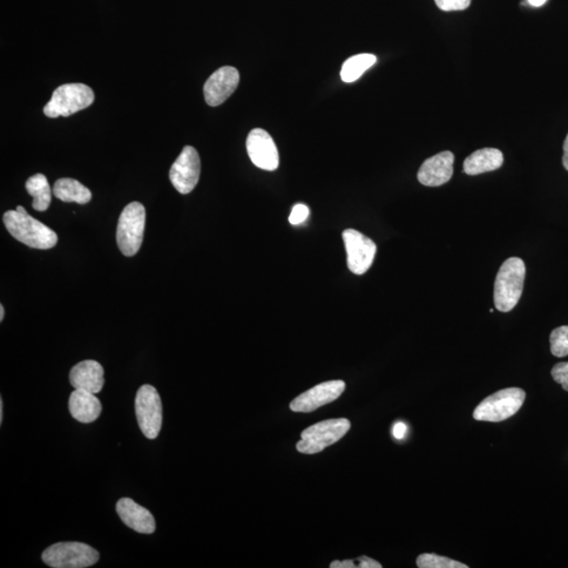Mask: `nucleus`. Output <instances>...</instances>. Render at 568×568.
Masks as SVG:
<instances>
[{
    "label": "nucleus",
    "instance_id": "obj_8",
    "mask_svg": "<svg viewBox=\"0 0 568 568\" xmlns=\"http://www.w3.org/2000/svg\"><path fill=\"white\" fill-rule=\"evenodd\" d=\"M139 428L147 439H157L162 426V403L157 389L145 384L138 390L135 399Z\"/></svg>",
    "mask_w": 568,
    "mask_h": 568
},
{
    "label": "nucleus",
    "instance_id": "obj_29",
    "mask_svg": "<svg viewBox=\"0 0 568 568\" xmlns=\"http://www.w3.org/2000/svg\"><path fill=\"white\" fill-rule=\"evenodd\" d=\"M563 167H565V170L568 171V134L565 138L564 145H563Z\"/></svg>",
    "mask_w": 568,
    "mask_h": 568
},
{
    "label": "nucleus",
    "instance_id": "obj_6",
    "mask_svg": "<svg viewBox=\"0 0 568 568\" xmlns=\"http://www.w3.org/2000/svg\"><path fill=\"white\" fill-rule=\"evenodd\" d=\"M525 391L519 388L504 389L485 398L473 411L478 421L502 422L516 415L522 408Z\"/></svg>",
    "mask_w": 568,
    "mask_h": 568
},
{
    "label": "nucleus",
    "instance_id": "obj_17",
    "mask_svg": "<svg viewBox=\"0 0 568 568\" xmlns=\"http://www.w3.org/2000/svg\"><path fill=\"white\" fill-rule=\"evenodd\" d=\"M70 414L81 423L96 421L101 414V402L96 394L84 390L72 391L69 399Z\"/></svg>",
    "mask_w": 568,
    "mask_h": 568
},
{
    "label": "nucleus",
    "instance_id": "obj_7",
    "mask_svg": "<svg viewBox=\"0 0 568 568\" xmlns=\"http://www.w3.org/2000/svg\"><path fill=\"white\" fill-rule=\"evenodd\" d=\"M98 560V552L81 543L53 544L43 553L44 563L53 568H86L96 564Z\"/></svg>",
    "mask_w": 568,
    "mask_h": 568
},
{
    "label": "nucleus",
    "instance_id": "obj_28",
    "mask_svg": "<svg viewBox=\"0 0 568 568\" xmlns=\"http://www.w3.org/2000/svg\"><path fill=\"white\" fill-rule=\"evenodd\" d=\"M408 426L403 422H397L393 428V436L398 439V441H401V439L407 436Z\"/></svg>",
    "mask_w": 568,
    "mask_h": 568
},
{
    "label": "nucleus",
    "instance_id": "obj_27",
    "mask_svg": "<svg viewBox=\"0 0 568 568\" xmlns=\"http://www.w3.org/2000/svg\"><path fill=\"white\" fill-rule=\"evenodd\" d=\"M309 215V208L306 205H296L289 215V221L290 225L299 226L308 219Z\"/></svg>",
    "mask_w": 568,
    "mask_h": 568
},
{
    "label": "nucleus",
    "instance_id": "obj_21",
    "mask_svg": "<svg viewBox=\"0 0 568 568\" xmlns=\"http://www.w3.org/2000/svg\"><path fill=\"white\" fill-rule=\"evenodd\" d=\"M376 63L377 57L373 54H358V56L349 58L343 64L340 73L341 79L347 84L354 83Z\"/></svg>",
    "mask_w": 568,
    "mask_h": 568
},
{
    "label": "nucleus",
    "instance_id": "obj_26",
    "mask_svg": "<svg viewBox=\"0 0 568 568\" xmlns=\"http://www.w3.org/2000/svg\"><path fill=\"white\" fill-rule=\"evenodd\" d=\"M553 380L563 385V388L568 391V362H560L552 370Z\"/></svg>",
    "mask_w": 568,
    "mask_h": 568
},
{
    "label": "nucleus",
    "instance_id": "obj_31",
    "mask_svg": "<svg viewBox=\"0 0 568 568\" xmlns=\"http://www.w3.org/2000/svg\"><path fill=\"white\" fill-rule=\"evenodd\" d=\"M4 421V402L3 399L0 401V424L3 423Z\"/></svg>",
    "mask_w": 568,
    "mask_h": 568
},
{
    "label": "nucleus",
    "instance_id": "obj_10",
    "mask_svg": "<svg viewBox=\"0 0 568 568\" xmlns=\"http://www.w3.org/2000/svg\"><path fill=\"white\" fill-rule=\"evenodd\" d=\"M200 157L193 147L187 146L170 170L172 185L180 194H188L198 186L200 178Z\"/></svg>",
    "mask_w": 568,
    "mask_h": 568
},
{
    "label": "nucleus",
    "instance_id": "obj_9",
    "mask_svg": "<svg viewBox=\"0 0 568 568\" xmlns=\"http://www.w3.org/2000/svg\"><path fill=\"white\" fill-rule=\"evenodd\" d=\"M348 254V267L351 273L363 275L373 265L377 253L376 243L353 228L342 233Z\"/></svg>",
    "mask_w": 568,
    "mask_h": 568
},
{
    "label": "nucleus",
    "instance_id": "obj_32",
    "mask_svg": "<svg viewBox=\"0 0 568 568\" xmlns=\"http://www.w3.org/2000/svg\"><path fill=\"white\" fill-rule=\"evenodd\" d=\"M5 318V308L2 304V306H0V321H3Z\"/></svg>",
    "mask_w": 568,
    "mask_h": 568
},
{
    "label": "nucleus",
    "instance_id": "obj_14",
    "mask_svg": "<svg viewBox=\"0 0 568 568\" xmlns=\"http://www.w3.org/2000/svg\"><path fill=\"white\" fill-rule=\"evenodd\" d=\"M455 157L450 151L439 153L423 162L419 168L418 180L426 187H441L454 174Z\"/></svg>",
    "mask_w": 568,
    "mask_h": 568
},
{
    "label": "nucleus",
    "instance_id": "obj_25",
    "mask_svg": "<svg viewBox=\"0 0 568 568\" xmlns=\"http://www.w3.org/2000/svg\"><path fill=\"white\" fill-rule=\"evenodd\" d=\"M439 9L445 12L463 11L469 8L472 0H435Z\"/></svg>",
    "mask_w": 568,
    "mask_h": 568
},
{
    "label": "nucleus",
    "instance_id": "obj_16",
    "mask_svg": "<svg viewBox=\"0 0 568 568\" xmlns=\"http://www.w3.org/2000/svg\"><path fill=\"white\" fill-rule=\"evenodd\" d=\"M70 383L76 390H84L97 395L105 385L103 365L95 360L77 363L70 371Z\"/></svg>",
    "mask_w": 568,
    "mask_h": 568
},
{
    "label": "nucleus",
    "instance_id": "obj_20",
    "mask_svg": "<svg viewBox=\"0 0 568 568\" xmlns=\"http://www.w3.org/2000/svg\"><path fill=\"white\" fill-rule=\"evenodd\" d=\"M26 192L33 198L32 207L38 212H45L49 208L52 199V191L46 178L43 174L33 175L25 182Z\"/></svg>",
    "mask_w": 568,
    "mask_h": 568
},
{
    "label": "nucleus",
    "instance_id": "obj_1",
    "mask_svg": "<svg viewBox=\"0 0 568 568\" xmlns=\"http://www.w3.org/2000/svg\"><path fill=\"white\" fill-rule=\"evenodd\" d=\"M8 232L24 245L37 249H49L57 245L58 237L52 228L33 218L28 212L8 211L4 215Z\"/></svg>",
    "mask_w": 568,
    "mask_h": 568
},
{
    "label": "nucleus",
    "instance_id": "obj_2",
    "mask_svg": "<svg viewBox=\"0 0 568 568\" xmlns=\"http://www.w3.org/2000/svg\"><path fill=\"white\" fill-rule=\"evenodd\" d=\"M525 274V263L518 257H512L500 268L493 290L499 312L507 313L515 309L522 296Z\"/></svg>",
    "mask_w": 568,
    "mask_h": 568
},
{
    "label": "nucleus",
    "instance_id": "obj_11",
    "mask_svg": "<svg viewBox=\"0 0 568 568\" xmlns=\"http://www.w3.org/2000/svg\"><path fill=\"white\" fill-rule=\"evenodd\" d=\"M247 151L253 164L265 171L279 167V154L270 135L262 128H254L247 139Z\"/></svg>",
    "mask_w": 568,
    "mask_h": 568
},
{
    "label": "nucleus",
    "instance_id": "obj_24",
    "mask_svg": "<svg viewBox=\"0 0 568 568\" xmlns=\"http://www.w3.org/2000/svg\"><path fill=\"white\" fill-rule=\"evenodd\" d=\"M330 568H381L382 565L377 561L367 556H361L355 560L334 561Z\"/></svg>",
    "mask_w": 568,
    "mask_h": 568
},
{
    "label": "nucleus",
    "instance_id": "obj_4",
    "mask_svg": "<svg viewBox=\"0 0 568 568\" xmlns=\"http://www.w3.org/2000/svg\"><path fill=\"white\" fill-rule=\"evenodd\" d=\"M350 429V422L344 418L318 422L302 431L301 441L296 445L297 451L307 455L318 454L340 441Z\"/></svg>",
    "mask_w": 568,
    "mask_h": 568
},
{
    "label": "nucleus",
    "instance_id": "obj_13",
    "mask_svg": "<svg viewBox=\"0 0 568 568\" xmlns=\"http://www.w3.org/2000/svg\"><path fill=\"white\" fill-rule=\"evenodd\" d=\"M240 76L234 66H222L207 80L204 87L206 103L218 106L231 96L239 85Z\"/></svg>",
    "mask_w": 568,
    "mask_h": 568
},
{
    "label": "nucleus",
    "instance_id": "obj_30",
    "mask_svg": "<svg viewBox=\"0 0 568 568\" xmlns=\"http://www.w3.org/2000/svg\"><path fill=\"white\" fill-rule=\"evenodd\" d=\"M529 3L533 6H541L546 3V0H529Z\"/></svg>",
    "mask_w": 568,
    "mask_h": 568
},
{
    "label": "nucleus",
    "instance_id": "obj_18",
    "mask_svg": "<svg viewBox=\"0 0 568 568\" xmlns=\"http://www.w3.org/2000/svg\"><path fill=\"white\" fill-rule=\"evenodd\" d=\"M504 162L503 154L497 148L485 147L473 152L465 159L463 170L471 176L496 171Z\"/></svg>",
    "mask_w": 568,
    "mask_h": 568
},
{
    "label": "nucleus",
    "instance_id": "obj_22",
    "mask_svg": "<svg viewBox=\"0 0 568 568\" xmlns=\"http://www.w3.org/2000/svg\"><path fill=\"white\" fill-rule=\"evenodd\" d=\"M417 566L419 568H468L458 561L450 558L438 556L434 553H422L417 558Z\"/></svg>",
    "mask_w": 568,
    "mask_h": 568
},
{
    "label": "nucleus",
    "instance_id": "obj_3",
    "mask_svg": "<svg viewBox=\"0 0 568 568\" xmlns=\"http://www.w3.org/2000/svg\"><path fill=\"white\" fill-rule=\"evenodd\" d=\"M95 95L89 86L84 84H66L53 92L52 97L44 107L46 117L57 118L71 117L89 107Z\"/></svg>",
    "mask_w": 568,
    "mask_h": 568
},
{
    "label": "nucleus",
    "instance_id": "obj_12",
    "mask_svg": "<svg viewBox=\"0 0 568 568\" xmlns=\"http://www.w3.org/2000/svg\"><path fill=\"white\" fill-rule=\"evenodd\" d=\"M346 383L342 380H331L316 385L306 393L296 397L289 404V409L295 412H312L340 398Z\"/></svg>",
    "mask_w": 568,
    "mask_h": 568
},
{
    "label": "nucleus",
    "instance_id": "obj_15",
    "mask_svg": "<svg viewBox=\"0 0 568 568\" xmlns=\"http://www.w3.org/2000/svg\"><path fill=\"white\" fill-rule=\"evenodd\" d=\"M117 512L123 522L135 532L148 535L157 531V521L152 513L130 498L120 499Z\"/></svg>",
    "mask_w": 568,
    "mask_h": 568
},
{
    "label": "nucleus",
    "instance_id": "obj_5",
    "mask_svg": "<svg viewBox=\"0 0 568 568\" xmlns=\"http://www.w3.org/2000/svg\"><path fill=\"white\" fill-rule=\"evenodd\" d=\"M146 228V208L140 202L127 205L121 213L117 240L120 252L127 257L137 255L144 241Z\"/></svg>",
    "mask_w": 568,
    "mask_h": 568
},
{
    "label": "nucleus",
    "instance_id": "obj_19",
    "mask_svg": "<svg viewBox=\"0 0 568 568\" xmlns=\"http://www.w3.org/2000/svg\"><path fill=\"white\" fill-rule=\"evenodd\" d=\"M53 194L59 200L76 202L79 205H86L92 199L90 189L76 179L72 178L58 179L54 185Z\"/></svg>",
    "mask_w": 568,
    "mask_h": 568
},
{
    "label": "nucleus",
    "instance_id": "obj_23",
    "mask_svg": "<svg viewBox=\"0 0 568 568\" xmlns=\"http://www.w3.org/2000/svg\"><path fill=\"white\" fill-rule=\"evenodd\" d=\"M551 350L553 356L563 358L568 355V326L554 329L552 331Z\"/></svg>",
    "mask_w": 568,
    "mask_h": 568
}]
</instances>
